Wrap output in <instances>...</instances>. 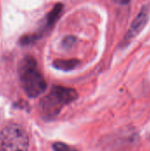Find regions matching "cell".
<instances>
[{
	"mask_svg": "<svg viewBox=\"0 0 150 151\" xmlns=\"http://www.w3.org/2000/svg\"><path fill=\"white\" fill-rule=\"evenodd\" d=\"M79 65V61L77 59H69V60H64V59H57L54 61L53 65L59 70L63 71H70L74 69Z\"/></svg>",
	"mask_w": 150,
	"mask_h": 151,
	"instance_id": "5b68a950",
	"label": "cell"
},
{
	"mask_svg": "<svg viewBox=\"0 0 150 151\" xmlns=\"http://www.w3.org/2000/svg\"><path fill=\"white\" fill-rule=\"evenodd\" d=\"M77 96L76 91L72 88L54 86L50 92L41 100L39 106L43 116L53 118L60 112L65 105L73 102Z\"/></svg>",
	"mask_w": 150,
	"mask_h": 151,
	"instance_id": "7a4b0ae2",
	"label": "cell"
},
{
	"mask_svg": "<svg viewBox=\"0 0 150 151\" xmlns=\"http://www.w3.org/2000/svg\"><path fill=\"white\" fill-rule=\"evenodd\" d=\"M147 20H148V11H147L146 8H144L143 10H141V12L139 13L137 18L134 19V22L133 23V25L131 27V29L129 30V32L126 35V36L123 42L126 43L132 38L136 36V35L138 33H140L141 30L144 27V26L147 23Z\"/></svg>",
	"mask_w": 150,
	"mask_h": 151,
	"instance_id": "277c9868",
	"label": "cell"
},
{
	"mask_svg": "<svg viewBox=\"0 0 150 151\" xmlns=\"http://www.w3.org/2000/svg\"><path fill=\"white\" fill-rule=\"evenodd\" d=\"M54 151H77L74 148H72L62 142H56L53 144Z\"/></svg>",
	"mask_w": 150,
	"mask_h": 151,
	"instance_id": "8992f818",
	"label": "cell"
},
{
	"mask_svg": "<svg viewBox=\"0 0 150 151\" xmlns=\"http://www.w3.org/2000/svg\"><path fill=\"white\" fill-rule=\"evenodd\" d=\"M28 136L22 127L10 124L0 132V151H27Z\"/></svg>",
	"mask_w": 150,
	"mask_h": 151,
	"instance_id": "3957f363",
	"label": "cell"
},
{
	"mask_svg": "<svg viewBox=\"0 0 150 151\" xmlns=\"http://www.w3.org/2000/svg\"><path fill=\"white\" fill-rule=\"evenodd\" d=\"M19 75L21 85L30 97H37L46 88V81L38 69L36 60L31 57H25L19 65Z\"/></svg>",
	"mask_w": 150,
	"mask_h": 151,
	"instance_id": "6da1fadb",
	"label": "cell"
}]
</instances>
